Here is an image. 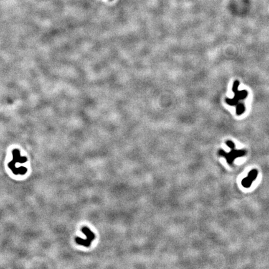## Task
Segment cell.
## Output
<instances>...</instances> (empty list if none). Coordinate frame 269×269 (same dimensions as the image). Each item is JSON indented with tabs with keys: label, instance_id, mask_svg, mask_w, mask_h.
I'll return each instance as SVG.
<instances>
[{
	"label": "cell",
	"instance_id": "cell-1",
	"mask_svg": "<svg viewBox=\"0 0 269 269\" xmlns=\"http://www.w3.org/2000/svg\"><path fill=\"white\" fill-rule=\"evenodd\" d=\"M231 151L230 153H226L224 151L222 150H220L219 151V155L221 156V157H224L226 159L228 164L229 165H232L234 161L235 160L236 158L238 157H241L243 156H245L247 151L245 150H235V148H231Z\"/></svg>",
	"mask_w": 269,
	"mask_h": 269
},
{
	"label": "cell",
	"instance_id": "cell-3",
	"mask_svg": "<svg viewBox=\"0 0 269 269\" xmlns=\"http://www.w3.org/2000/svg\"><path fill=\"white\" fill-rule=\"evenodd\" d=\"M82 232L85 234V235L87 236V239L85 241L84 246L89 247V246H90L91 242L95 238V235L87 228H84L82 229Z\"/></svg>",
	"mask_w": 269,
	"mask_h": 269
},
{
	"label": "cell",
	"instance_id": "cell-8",
	"mask_svg": "<svg viewBox=\"0 0 269 269\" xmlns=\"http://www.w3.org/2000/svg\"><path fill=\"white\" fill-rule=\"evenodd\" d=\"M226 145L229 147L230 148H235V144H234L232 141H230V140H229V141H227L226 142Z\"/></svg>",
	"mask_w": 269,
	"mask_h": 269
},
{
	"label": "cell",
	"instance_id": "cell-7",
	"mask_svg": "<svg viewBox=\"0 0 269 269\" xmlns=\"http://www.w3.org/2000/svg\"><path fill=\"white\" fill-rule=\"evenodd\" d=\"M239 82L238 81H236L235 82H234L233 84V86H232V91L233 92L235 93L236 92H237L238 91V87L239 86Z\"/></svg>",
	"mask_w": 269,
	"mask_h": 269
},
{
	"label": "cell",
	"instance_id": "cell-2",
	"mask_svg": "<svg viewBox=\"0 0 269 269\" xmlns=\"http://www.w3.org/2000/svg\"><path fill=\"white\" fill-rule=\"evenodd\" d=\"M258 175V171L257 170H251L248 174V176L243 179L242 181V185L246 188H249L250 187L252 183L255 180Z\"/></svg>",
	"mask_w": 269,
	"mask_h": 269
},
{
	"label": "cell",
	"instance_id": "cell-4",
	"mask_svg": "<svg viewBox=\"0 0 269 269\" xmlns=\"http://www.w3.org/2000/svg\"><path fill=\"white\" fill-rule=\"evenodd\" d=\"M247 94H248L247 92L245 90H240V91L238 90L237 92L235 93L234 98L239 101V100H242V99H246L247 96Z\"/></svg>",
	"mask_w": 269,
	"mask_h": 269
},
{
	"label": "cell",
	"instance_id": "cell-5",
	"mask_svg": "<svg viewBox=\"0 0 269 269\" xmlns=\"http://www.w3.org/2000/svg\"><path fill=\"white\" fill-rule=\"evenodd\" d=\"M246 107L244 103H238L236 105V114L237 115H242L245 112Z\"/></svg>",
	"mask_w": 269,
	"mask_h": 269
},
{
	"label": "cell",
	"instance_id": "cell-6",
	"mask_svg": "<svg viewBox=\"0 0 269 269\" xmlns=\"http://www.w3.org/2000/svg\"><path fill=\"white\" fill-rule=\"evenodd\" d=\"M225 101H226V103L231 106H235L239 102V101L234 97L233 99H226Z\"/></svg>",
	"mask_w": 269,
	"mask_h": 269
}]
</instances>
